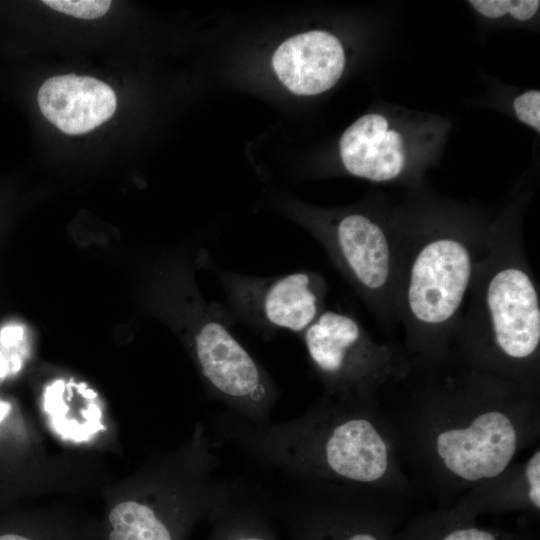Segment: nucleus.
Listing matches in <instances>:
<instances>
[{"label": "nucleus", "mask_w": 540, "mask_h": 540, "mask_svg": "<svg viewBox=\"0 0 540 540\" xmlns=\"http://www.w3.org/2000/svg\"><path fill=\"white\" fill-rule=\"evenodd\" d=\"M8 375V365L5 356L0 350V386Z\"/></svg>", "instance_id": "nucleus-20"}, {"label": "nucleus", "mask_w": 540, "mask_h": 540, "mask_svg": "<svg viewBox=\"0 0 540 540\" xmlns=\"http://www.w3.org/2000/svg\"><path fill=\"white\" fill-rule=\"evenodd\" d=\"M383 424L415 490L446 507L514 463L540 438V387L448 358L410 363L378 397Z\"/></svg>", "instance_id": "nucleus-1"}, {"label": "nucleus", "mask_w": 540, "mask_h": 540, "mask_svg": "<svg viewBox=\"0 0 540 540\" xmlns=\"http://www.w3.org/2000/svg\"><path fill=\"white\" fill-rule=\"evenodd\" d=\"M11 410L9 403L0 401V422L3 421Z\"/></svg>", "instance_id": "nucleus-22"}, {"label": "nucleus", "mask_w": 540, "mask_h": 540, "mask_svg": "<svg viewBox=\"0 0 540 540\" xmlns=\"http://www.w3.org/2000/svg\"><path fill=\"white\" fill-rule=\"evenodd\" d=\"M395 304L412 364L448 356L490 228L428 220L395 224Z\"/></svg>", "instance_id": "nucleus-4"}, {"label": "nucleus", "mask_w": 540, "mask_h": 540, "mask_svg": "<svg viewBox=\"0 0 540 540\" xmlns=\"http://www.w3.org/2000/svg\"><path fill=\"white\" fill-rule=\"evenodd\" d=\"M205 514L197 510H164L149 503L128 500L108 515V540H178L185 524Z\"/></svg>", "instance_id": "nucleus-14"}, {"label": "nucleus", "mask_w": 540, "mask_h": 540, "mask_svg": "<svg viewBox=\"0 0 540 540\" xmlns=\"http://www.w3.org/2000/svg\"><path fill=\"white\" fill-rule=\"evenodd\" d=\"M394 540H536V537L525 531L479 525L477 518L446 506L409 518L395 533Z\"/></svg>", "instance_id": "nucleus-13"}, {"label": "nucleus", "mask_w": 540, "mask_h": 540, "mask_svg": "<svg viewBox=\"0 0 540 540\" xmlns=\"http://www.w3.org/2000/svg\"><path fill=\"white\" fill-rule=\"evenodd\" d=\"M469 3L485 17L499 18L510 14L520 21L532 18L540 6L538 0H472Z\"/></svg>", "instance_id": "nucleus-16"}, {"label": "nucleus", "mask_w": 540, "mask_h": 540, "mask_svg": "<svg viewBox=\"0 0 540 540\" xmlns=\"http://www.w3.org/2000/svg\"><path fill=\"white\" fill-rule=\"evenodd\" d=\"M37 98L44 117L71 135L95 129L113 115L117 106L116 95L109 85L74 74L47 79Z\"/></svg>", "instance_id": "nucleus-10"}, {"label": "nucleus", "mask_w": 540, "mask_h": 540, "mask_svg": "<svg viewBox=\"0 0 540 540\" xmlns=\"http://www.w3.org/2000/svg\"><path fill=\"white\" fill-rule=\"evenodd\" d=\"M450 506L477 519L482 514L522 512L538 521L540 515L539 444L525 460L514 462L496 476L475 485Z\"/></svg>", "instance_id": "nucleus-12"}, {"label": "nucleus", "mask_w": 540, "mask_h": 540, "mask_svg": "<svg viewBox=\"0 0 540 540\" xmlns=\"http://www.w3.org/2000/svg\"><path fill=\"white\" fill-rule=\"evenodd\" d=\"M295 487L270 501L290 522L295 540H394L409 519V501L379 490L328 482Z\"/></svg>", "instance_id": "nucleus-6"}, {"label": "nucleus", "mask_w": 540, "mask_h": 540, "mask_svg": "<svg viewBox=\"0 0 540 540\" xmlns=\"http://www.w3.org/2000/svg\"><path fill=\"white\" fill-rule=\"evenodd\" d=\"M0 540H33L27 536H23L15 533H7L0 535Z\"/></svg>", "instance_id": "nucleus-21"}, {"label": "nucleus", "mask_w": 540, "mask_h": 540, "mask_svg": "<svg viewBox=\"0 0 540 540\" xmlns=\"http://www.w3.org/2000/svg\"><path fill=\"white\" fill-rule=\"evenodd\" d=\"M24 330L20 325H7L0 330V350L4 356L10 354L12 348L20 345Z\"/></svg>", "instance_id": "nucleus-19"}, {"label": "nucleus", "mask_w": 540, "mask_h": 540, "mask_svg": "<svg viewBox=\"0 0 540 540\" xmlns=\"http://www.w3.org/2000/svg\"><path fill=\"white\" fill-rule=\"evenodd\" d=\"M300 337L325 396L377 403L381 390L410 368L401 343L375 341L346 312L325 309Z\"/></svg>", "instance_id": "nucleus-5"}, {"label": "nucleus", "mask_w": 540, "mask_h": 540, "mask_svg": "<svg viewBox=\"0 0 540 540\" xmlns=\"http://www.w3.org/2000/svg\"><path fill=\"white\" fill-rule=\"evenodd\" d=\"M447 358L540 387L539 286L515 227L490 228Z\"/></svg>", "instance_id": "nucleus-3"}, {"label": "nucleus", "mask_w": 540, "mask_h": 540, "mask_svg": "<svg viewBox=\"0 0 540 540\" xmlns=\"http://www.w3.org/2000/svg\"><path fill=\"white\" fill-rule=\"evenodd\" d=\"M308 228L321 243L331 263L388 331L398 325L395 293L397 235L364 211L308 219Z\"/></svg>", "instance_id": "nucleus-7"}, {"label": "nucleus", "mask_w": 540, "mask_h": 540, "mask_svg": "<svg viewBox=\"0 0 540 540\" xmlns=\"http://www.w3.org/2000/svg\"><path fill=\"white\" fill-rule=\"evenodd\" d=\"M271 507L267 495L237 483L211 514L214 522L209 540H277L269 525Z\"/></svg>", "instance_id": "nucleus-15"}, {"label": "nucleus", "mask_w": 540, "mask_h": 540, "mask_svg": "<svg viewBox=\"0 0 540 540\" xmlns=\"http://www.w3.org/2000/svg\"><path fill=\"white\" fill-rule=\"evenodd\" d=\"M341 161L348 173L373 182L398 179L405 168L402 135L389 128L380 114H366L350 125L340 139Z\"/></svg>", "instance_id": "nucleus-11"}, {"label": "nucleus", "mask_w": 540, "mask_h": 540, "mask_svg": "<svg viewBox=\"0 0 540 540\" xmlns=\"http://www.w3.org/2000/svg\"><path fill=\"white\" fill-rule=\"evenodd\" d=\"M199 263L219 281L225 294L223 306L232 323L249 327L265 340L280 331L301 336L326 309L328 284L318 272L248 275L222 268L205 252Z\"/></svg>", "instance_id": "nucleus-8"}, {"label": "nucleus", "mask_w": 540, "mask_h": 540, "mask_svg": "<svg viewBox=\"0 0 540 540\" xmlns=\"http://www.w3.org/2000/svg\"><path fill=\"white\" fill-rule=\"evenodd\" d=\"M518 119L540 131V92L537 90L527 91L519 95L513 103Z\"/></svg>", "instance_id": "nucleus-18"}, {"label": "nucleus", "mask_w": 540, "mask_h": 540, "mask_svg": "<svg viewBox=\"0 0 540 540\" xmlns=\"http://www.w3.org/2000/svg\"><path fill=\"white\" fill-rule=\"evenodd\" d=\"M44 4L64 14L81 19H96L110 8L106 0H44Z\"/></svg>", "instance_id": "nucleus-17"}, {"label": "nucleus", "mask_w": 540, "mask_h": 540, "mask_svg": "<svg viewBox=\"0 0 540 540\" xmlns=\"http://www.w3.org/2000/svg\"><path fill=\"white\" fill-rule=\"evenodd\" d=\"M279 80L298 95H315L330 89L342 75L345 55L334 35L320 30L284 41L272 56Z\"/></svg>", "instance_id": "nucleus-9"}, {"label": "nucleus", "mask_w": 540, "mask_h": 540, "mask_svg": "<svg viewBox=\"0 0 540 540\" xmlns=\"http://www.w3.org/2000/svg\"><path fill=\"white\" fill-rule=\"evenodd\" d=\"M214 427L221 439L297 482L359 486L409 502L419 495L398 460L379 402L323 395L286 422L257 424L224 411Z\"/></svg>", "instance_id": "nucleus-2"}]
</instances>
